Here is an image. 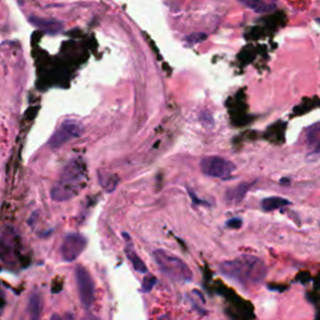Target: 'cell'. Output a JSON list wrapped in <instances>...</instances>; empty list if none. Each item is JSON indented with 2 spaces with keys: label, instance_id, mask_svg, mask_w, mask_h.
<instances>
[{
  "label": "cell",
  "instance_id": "obj_4",
  "mask_svg": "<svg viewBox=\"0 0 320 320\" xmlns=\"http://www.w3.org/2000/svg\"><path fill=\"white\" fill-rule=\"evenodd\" d=\"M200 169L208 177L225 179L234 172L235 165L229 160L222 158V156L211 155L201 159Z\"/></svg>",
  "mask_w": 320,
  "mask_h": 320
},
{
  "label": "cell",
  "instance_id": "obj_17",
  "mask_svg": "<svg viewBox=\"0 0 320 320\" xmlns=\"http://www.w3.org/2000/svg\"><path fill=\"white\" fill-rule=\"evenodd\" d=\"M206 38H208V36H206L205 33H195L187 36V41L189 44H198L205 40Z\"/></svg>",
  "mask_w": 320,
  "mask_h": 320
},
{
  "label": "cell",
  "instance_id": "obj_7",
  "mask_svg": "<svg viewBox=\"0 0 320 320\" xmlns=\"http://www.w3.org/2000/svg\"><path fill=\"white\" fill-rule=\"evenodd\" d=\"M81 134H83V127L80 123L74 122V120H67V122L62 123L57 132L53 134L51 139L49 140V145L51 148H59L68 141L79 138Z\"/></svg>",
  "mask_w": 320,
  "mask_h": 320
},
{
  "label": "cell",
  "instance_id": "obj_21",
  "mask_svg": "<svg viewBox=\"0 0 320 320\" xmlns=\"http://www.w3.org/2000/svg\"><path fill=\"white\" fill-rule=\"evenodd\" d=\"M314 153H320V143L315 146V149H314Z\"/></svg>",
  "mask_w": 320,
  "mask_h": 320
},
{
  "label": "cell",
  "instance_id": "obj_11",
  "mask_svg": "<svg viewBox=\"0 0 320 320\" xmlns=\"http://www.w3.org/2000/svg\"><path fill=\"white\" fill-rule=\"evenodd\" d=\"M249 188H250V184L243 183V184L238 185V187L229 189V190L227 191L225 198H227V200L229 201V203H239L241 199L245 196V194L248 193Z\"/></svg>",
  "mask_w": 320,
  "mask_h": 320
},
{
  "label": "cell",
  "instance_id": "obj_13",
  "mask_svg": "<svg viewBox=\"0 0 320 320\" xmlns=\"http://www.w3.org/2000/svg\"><path fill=\"white\" fill-rule=\"evenodd\" d=\"M125 253H127L128 259H129L133 268L136 270V272H139V273L148 272V268H146L145 264H144V261L141 260L140 258H139V255L135 253V250H134L132 246H127V249H125Z\"/></svg>",
  "mask_w": 320,
  "mask_h": 320
},
{
  "label": "cell",
  "instance_id": "obj_2",
  "mask_svg": "<svg viewBox=\"0 0 320 320\" xmlns=\"http://www.w3.org/2000/svg\"><path fill=\"white\" fill-rule=\"evenodd\" d=\"M86 184L85 163L81 159L73 160L65 167L59 180L51 189L50 195L55 201H67L75 198Z\"/></svg>",
  "mask_w": 320,
  "mask_h": 320
},
{
  "label": "cell",
  "instance_id": "obj_12",
  "mask_svg": "<svg viewBox=\"0 0 320 320\" xmlns=\"http://www.w3.org/2000/svg\"><path fill=\"white\" fill-rule=\"evenodd\" d=\"M243 5H245L249 9L254 10L255 13H268L274 10V4H268L264 0H239Z\"/></svg>",
  "mask_w": 320,
  "mask_h": 320
},
{
  "label": "cell",
  "instance_id": "obj_19",
  "mask_svg": "<svg viewBox=\"0 0 320 320\" xmlns=\"http://www.w3.org/2000/svg\"><path fill=\"white\" fill-rule=\"evenodd\" d=\"M83 320H101V319H99L98 316H95V315H86V316H84Z\"/></svg>",
  "mask_w": 320,
  "mask_h": 320
},
{
  "label": "cell",
  "instance_id": "obj_8",
  "mask_svg": "<svg viewBox=\"0 0 320 320\" xmlns=\"http://www.w3.org/2000/svg\"><path fill=\"white\" fill-rule=\"evenodd\" d=\"M41 295L38 292H33L29 296L27 305V320H40L41 318Z\"/></svg>",
  "mask_w": 320,
  "mask_h": 320
},
{
  "label": "cell",
  "instance_id": "obj_14",
  "mask_svg": "<svg viewBox=\"0 0 320 320\" xmlns=\"http://www.w3.org/2000/svg\"><path fill=\"white\" fill-rule=\"evenodd\" d=\"M305 143L308 146H316L320 143V125H313L305 132Z\"/></svg>",
  "mask_w": 320,
  "mask_h": 320
},
{
  "label": "cell",
  "instance_id": "obj_18",
  "mask_svg": "<svg viewBox=\"0 0 320 320\" xmlns=\"http://www.w3.org/2000/svg\"><path fill=\"white\" fill-rule=\"evenodd\" d=\"M241 225H243V222L239 218H233V219L228 220L227 223V227L232 228V229H240Z\"/></svg>",
  "mask_w": 320,
  "mask_h": 320
},
{
  "label": "cell",
  "instance_id": "obj_1",
  "mask_svg": "<svg viewBox=\"0 0 320 320\" xmlns=\"http://www.w3.org/2000/svg\"><path fill=\"white\" fill-rule=\"evenodd\" d=\"M219 270L224 277L229 278L243 288L256 287L266 275V265L255 255H240L232 260L223 261Z\"/></svg>",
  "mask_w": 320,
  "mask_h": 320
},
{
  "label": "cell",
  "instance_id": "obj_16",
  "mask_svg": "<svg viewBox=\"0 0 320 320\" xmlns=\"http://www.w3.org/2000/svg\"><path fill=\"white\" fill-rule=\"evenodd\" d=\"M155 283H156L155 277H153V275H148V277L144 278L143 285H141V290H143L144 293H149L151 289H153Z\"/></svg>",
  "mask_w": 320,
  "mask_h": 320
},
{
  "label": "cell",
  "instance_id": "obj_6",
  "mask_svg": "<svg viewBox=\"0 0 320 320\" xmlns=\"http://www.w3.org/2000/svg\"><path fill=\"white\" fill-rule=\"evenodd\" d=\"M86 238L78 233L68 234L63 240L60 246V254L64 261H74L79 258V255L86 248Z\"/></svg>",
  "mask_w": 320,
  "mask_h": 320
},
{
  "label": "cell",
  "instance_id": "obj_15",
  "mask_svg": "<svg viewBox=\"0 0 320 320\" xmlns=\"http://www.w3.org/2000/svg\"><path fill=\"white\" fill-rule=\"evenodd\" d=\"M99 183H100L101 187L105 189L106 191H113L117 188L118 178L114 177V175H104L101 173H99Z\"/></svg>",
  "mask_w": 320,
  "mask_h": 320
},
{
  "label": "cell",
  "instance_id": "obj_23",
  "mask_svg": "<svg viewBox=\"0 0 320 320\" xmlns=\"http://www.w3.org/2000/svg\"><path fill=\"white\" fill-rule=\"evenodd\" d=\"M318 22H319V23H320V19H318Z\"/></svg>",
  "mask_w": 320,
  "mask_h": 320
},
{
  "label": "cell",
  "instance_id": "obj_3",
  "mask_svg": "<svg viewBox=\"0 0 320 320\" xmlns=\"http://www.w3.org/2000/svg\"><path fill=\"white\" fill-rule=\"evenodd\" d=\"M154 259L158 264L159 269L164 273L167 277H169L175 282H189L193 279V273L189 265L179 256L174 255L172 253L158 249L154 251Z\"/></svg>",
  "mask_w": 320,
  "mask_h": 320
},
{
  "label": "cell",
  "instance_id": "obj_20",
  "mask_svg": "<svg viewBox=\"0 0 320 320\" xmlns=\"http://www.w3.org/2000/svg\"><path fill=\"white\" fill-rule=\"evenodd\" d=\"M50 320H63V319H62V316L59 315V314H53V315H51Z\"/></svg>",
  "mask_w": 320,
  "mask_h": 320
},
{
  "label": "cell",
  "instance_id": "obj_10",
  "mask_svg": "<svg viewBox=\"0 0 320 320\" xmlns=\"http://www.w3.org/2000/svg\"><path fill=\"white\" fill-rule=\"evenodd\" d=\"M290 201L285 198H280V196H270V198L264 199L261 201V208L265 211H273L278 210V209H282L284 206L290 205Z\"/></svg>",
  "mask_w": 320,
  "mask_h": 320
},
{
  "label": "cell",
  "instance_id": "obj_9",
  "mask_svg": "<svg viewBox=\"0 0 320 320\" xmlns=\"http://www.w3.org/2000/svg\"><path fill=\"white\" fill-rule=\"evenodd\" d=\"M29 22L34 25V27L41 29V30L46 31V33H59L63 29L62 23L59 22H54V20H44V19H39V18H30Z\"/></svg>",
  "mask_w": 320,
  "mask_h": 320
},
{
  "label": "cell",
  "instance_id": "obj_22",
  "mask_svg": "<svg viewBox=\"0 0 320 320\" xmlns=\"http://www.w3.org/2000/svg\"><path fill=\"white\" fill-rule=\"evenodd\" d=\"M3 255V250H2V241H0V256Z\"/></svg>",
  "mask_w": 320,
  "mask_h": 320
},
{
  "label": "cell",
  "instance_id": "obj_5",
  "mask_svg": "<svg viewBox=\"0 0 320 320\" xmlns=\"http://www.w3.org/2000/svg\"><path fill=\"white\" fill-rule=\"evenodd\" d=\"M75 279H77L81 304L84 308L89 309L93 305L94 299H95V285H94L93 278L85 268L79 265L75 270Z\"/></svg>",
  "mask_w": 320,
  "mask_h": 320
}]
</instances>
